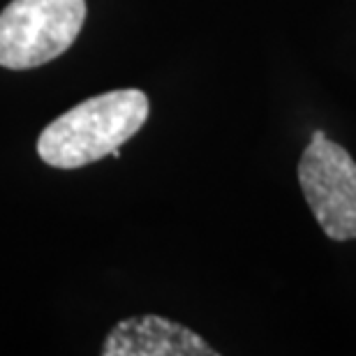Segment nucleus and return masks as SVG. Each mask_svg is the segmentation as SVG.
I'll list each match as a JSON object with an SVG mask.
<instances>
[{"label": "nucleus", "mask_w": 356, "mask_h": 356, "mask_svg": "<svg viewBox=\"0 0 356 356\" xmlns=\"http://www.w3.org/2000/svg\"><path fill=\"white\" fill-rule=\"evenodd\" d=\"M146 92L123 88L72 106L42 130L38 155L49 167H86L118 151L148 120Z\"/></svg>", "instance_id": "obj_1"}, {"label": "nucleus", "mask_w": 356, "mask_h": 356, "mask_svg": "<svg viewBox=\"0 0 356 356\" xmlns=\"http://www.w3.org/2000/svg\"><path fill=\"white\" fill-rule=\"evenodd\" d=\"M83 21L86 0H12L0 12V67L31 70L58 58Z\"/></svg>", "instance_id": "obj_2"}, {"label": "nucleus", "mask_w": 356, "mask_h": 356, "mask_svg": "<svg viewBox=\"0 0 356 356\" xmlns=\"http://www.w3.org/2000/svg\"><path fill=\"white\" fill-rule=\"evenodd\" d=\"M298 183L312 216L331 241L356 238V162L343 146L326 139L324 130L298 162Z\"/></svg>", "instance_id": "obj_3"}, {"label": "nucleus", "mask_w": 356, "mask_h": 356, "mask_svg": "<svg viewBox=\"0 0 356 356\" xmlns=\"http://www.w3.org/2000/svg\"><path fill=\"white\" fill-rule=\"evenodd\" d=\"M104 356H216L218 352L188 326L160 315L118 322L102 347Z\"/></svg>", "instance_id": "obj_4"}]
</instances>
